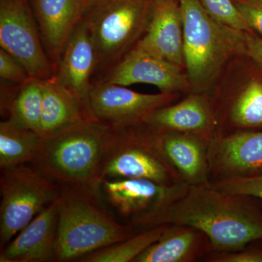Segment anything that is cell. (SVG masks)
<instances>
[{"instance_id": "25", "label": "cell", "mask_w": 262, "mask_h": 262, "mask_svg": "<svg viewBox=\"0 0 262 262\" xmlns=\"http://www.w3.org/2000/svg\"><path fill=\"white\" fill-rule=\"evenodd\" d=\"M212 18L231 28L251 32L232 0H198Z\"/></svg>"}, {"instance_id": "8", "label": "cell", "mask_w": 262, "mask_h": 262, "mask_svg": "<svg viewBox=\"0 0 262 262\" xmlns=\"http://www.w3.org/2000/svg\"><path fill=\"white\" fill-rule=\"evenodd\" d=\"M187 184L163 185L147 179L103 180L98 192L106 206L125 225L138 232L161 225L170 206L183 195Z\"/></svg>"}, {"instance_id": "14", "label": "cell", "mask_w": 262, "mask_h": 262, "mask_svg": "<svg viewBox=\"0 0 262 262\" xmlns=\"http://www.w3.org/2000/svg\"><path fill=\"white\" fill-rule=\"evenodd\" d=\"M96 69L94 44L89 29L82 20L66 43L53 77L77 96L90 113L89 97L93 86L91 79Z\"/></svg>"}, {"instance_id": "1", "label": "cell", "mask_w": 262, "mask_h": 262, "mask_svg": "<svg viewBox=\"0 0 262 262\" xmlns=\"http://www.w3.org/2000/svg\"><path fill=\"white\" fill-rule=\"evenodd\" d=\"M254 198L223 192L211 184L189 185L160 225H189L203 231L213 252L238 251L262 239V211Z\"/></svg>"}, {"instance_id": "3", "label": "cell", "mask_w": 262, "mask_h": 262, "mask_svg": "<svg viewBox=\"0 0 262 262\" xmlns=\"http://www.w3.org/2000/svg\"><path fill=\"white\" fill-rule=\"evenodd\" d=\"M112 127L88 119L50 137L42 138L33 165L58 185L98 191L100 170Z\"/></svg>"}, {"instance_id": "7", "label": "cell", "mask_w": 262, "mask_h": 262, "mask_svg": "<svg viewBox=\"0 0 262 262\" xmlns=\"http://www.w3.org/2000/svg\"><path fill=\"white\" fill-rule=\"evenodd\" d=\"M0 245H8L58 198L60 185L27 165L1 170Z\"/></svg>"}, {"instance_id": "26", "label": "cell", "mask_w": 262, "mask_h": 262, "mask_svg": "<svg viewBox=\"0 0 262 262\" xmlns=\"http://www.w3.org/2000/svg\"><path fill=\"white\" fill-rule=\"evenodd\" d=\"M223 192L262 200V173L251 177H236L211 183Z\"/></svg>"}, {"instance_id": "5", "label": "cell", "mask_w": 262, "mask_h": 262, "mask_svg": "<svg viewBox=\"0 0 262 262\" xmlns=\"http://www.w3.org/2000/svg\"><path fill=\"white\" fill-rule=\"evenodd\" d=\"M154 0H89L82 20L96 56L98 79L135 47L145 32Z\"/></svg>"}, {"instance_id": "12", "label": "cell", "mask_w": 262, "mask_h": 262, "mask_svg": "<svg viewBox=\"0 0 262 262\" xmlns=\"http://www.w3.org/2000/svg\"><path fill=\"white\" fill-rule=\"evenodd\" d=\"M211 183L262 173V131L215 136L208 149Z\"/></svg>"}, {"instance_id": "2", "label": "cell", "mask_w": 262, "mask_h": 262, "mask_svg": "<svg viewBox=\"0 0 262 262\" xmlns=\"http://www.w3.org/2000/svg\"><path fill=\"white\" fill-rule=\"evenodd\" d=\"M104 205L98 191L60 185L54 261H79L90 253L139 232L132 226L115 220Z\"/></svg>"}, {"instance_id": "31", "label": "cell", "mask_w": 262, "mask_h": 262, "mask_svg": "<svg viewBox=\"0 0 262 262\" xmlns=\"http://www.w3.org/2000/svg\"><path fill=\"white\" fill-rule=\"evenodd\" d=\"M248 1L253 2V3H256V4L261 5L262 6V0H248Z\"/></svg>"}, {"instance_id": "10", "label": "cell", "mask_w": 262, "mask_h": 262, "mask_svg": "<svg viewBox=\"0 0 262 262\" xmlns=\"http://www.w3.org/2000/svg\"><path fill=\"white\" fill-rule=\"evenodd\" d=\"M174 94H144L125 86L96 80L89 97L91 115L98 121L114 127L144 123L155 110L170 104Z\"/></svg>"}, {"instance_id": "29", "label": "cell", "mask_w": 262, "mask_h": 262, "mask_svg": "<svg viewBox=\"0 0 262 262\" xmlns=\"http://www.w3.org/2000/svg\"><path fill=\"white\" fill-rule=\"evenodd\" d=\"M245 23L262 35V6L248 0H232Z\"/></svg>"}, {"instance_id": "22", "label": "cell", "mask_w": 262, "mask_h": 262, "mask_svg": "<svg viewBox=\"0 0 262 262\" xmlns=\"http://www.w3.org/2000/svg\"><path fill=\"white\" fill-rule=\"evenodd\" d=\"M42 104L43 80L30 77L19 84L5 112H8L9 121L39 134Z\"/></svg>"}, {"instance_id": "18", "label": "cell", "mask_w": 262, "mask_h": 262, "mask_svg": "<svg viewBox=\"0 0 262 262\" xmlns=\"http://www.w3.org/2000/svg\"><path fill=\"white\" fill-rule=\"evenodd\" d=\"M158 131H178L212 139L217 122L209 101L198 94L155 110L144 122Z\"/></svg>"}, {"instance_id": "13", "label": "cell", "mask_w": 262, "mask_h": 262, "mask_svg": "<svg viewBox=\"0 0 262 262\" xmlns=\"http://www.w3.org/2000/svg\"><path fill=\"white\" fill-rule=\"evenodd\" d=\"M149 127L155 147L181 182L190 186L211 184L208 160L211 139L196 134L158 131Z\"/></svg>"}, {"instance_id": "11", "label": "cell", "mask_w": 262, "mask_h": 262, "mask_svg": "<svg viewBox=\"0 0 262 262\" xmlns=\"http://www.w3.org/2000/svg\"><path fill=\"white\" fill-rule=\"evenodd\" d=\"M183 69L135 46L117 64L97 80L127 86L152 84L164 94H177L192 89Z\"/></svg>"}, {"instance_id": "15", "label": "cell", "mask_w": 262, "mask_h": 262, "mask_svg": "<svg viewBox=\"0 0 262 262\" xmlns=\"http://www.w3.org/2000/svg\"><path fill=\"white\" fill-rule=\"evenodd\" d=\"M89 0H29L43 47L55 71L66 43L83 17Z\"/></svg>"}, {"instance_id": "28", "label": "cell", "mask_w": 262, "mask_h": 262, "mask_svg": "<svg viewBox=\"0 0 262 262\" xmlns=\"http://www.w3.org/2000/svg\"><path fill=\"white\" fill-rule=\"evenodd\" d=\"M203 259L211 262H262V250L245 248L228 252H212Z\"/></svg>"}, {"instance_id": "21", "label": "cell", "mask_w": 262, "mask_h": 262, "mask_svg": "<svg viewBox=\"0 0 262 262\" xmlns=\"http://www.w3.org/2000/svg\"><path fill=\"white\" fill-rule=\"evenodd\" d=\"M42 140L36 131L19 127L8 120L0 122L1 170L34 163Z\"/></svg>"}, {"instance_id": "6", "label": "cell", "mask_w": 262, "mask_h": 262, "mask_svg": "<svg viewBox=\"0 0 262 262\" xmlns=\"http://www.w3.org/2000/svg\"><path fill=\"white\" fill-rule=\"evenodd\" d=\"M103 180L141 179L163 185L184 184L155 147L145 123L112 127L101 170Z\"/></svg>"}, {"instance_id": "20", "label": "cell", "mask_w": 262, "mask_h": 262, "mask_svg": "<svg viewBox=\"0 0 262 262\" xmlns=\"http://www.w3.org/2000/svg\"><path fill=\"white\" fill-rule=\"evenodd\" d=\"M92 118L80 100L54 77L43 80L42 112L39 130L42 138L50 137Z\"/></svg>"}, {"instance_id": "23", "label": "cell", "mask_w": 262, "mask_h": 262, "mask_svg": "<svg viewBox=\"0 0 262 262\" xmlns=\"http://www.w3.org/2000/svg\"><path fill=\"white\" fill-rule=\"evenodd\" d=\"M168 225L164 224L141 231L125 241L90 253L79 261L134 262L144 250L160 238Z\"/></svg>"}, {"instance_id": "9", "label": "cell", "mask_w": 262, "mask_h": 262, "mask_svg": "<svg viewBox=\"0 0 262 262\" xmlns=\"http://www.w3.org/2000/svg\"><path fill=\"white\" fill-rule=\"evenodd\" d=\"M0 46L31 77L46 80L54 76L29 0H0Z\"/></svg>"}, {"instance_id": "19", "label": "cell", "mask_w": 262, "mask_h": 262, "mask_svg": "<svg viewBox=\"0 0 262 262\" xmlns=\"http://www.w3.org/2000/svg\"><path fill=\"white\" fill-rule=\"evenodd\" d=\"M213 252L203 231L189 225L169 224L159 239L134 262H192Z\"/></svg>"}, {"instance_id": "24", "label": "cell", "mask_w": 262, "mask_h": 262, "mask_svg": "<svg viewBox=\"0 0 262 262\" xmlns=\"http://www.w3.org/2000/svg\"><path fill=\"white\" fill-rule=\"evenodd\" d=\"M227 118L238 131L262 127V82L252 80L245 86L229 103Z\"/></svg>"}, {"instance_id": "16", "label": "cell", "mask_w": 262, "mask_h": 262, "mask_svg": "<svg viewBox=\"0 0 262 262\" xmlns=\"http://www.w3.org/2000/svg\"><path fill=\"white\" fill-rule=\"evenodd\" d=\"M136 46L184 68L183 18L179 0H154L145 32Z\"/></svg>"}, {"instance_id": "27", "label": "cell", "mask_w": 262, "mask_h": 262, "mask_svg": "<svg viewBox=\"0 0 262 262\" xmlns=\"http://www.w3.org/2000/svg\"><path fill=\"white\" fill-rule=\"evenodd\" d=\"M0 77L2 80L12 83L21 84L31 77L16 58L0 48Z\"/></svg>"}, {"instance_id": "4", "label": "cell", "mask_w": 262, "mask_h": 262, "mask_svg": "<svg viewBox=\"0 0 262 262\" xmlns=\"http://www.w3.org/2000/svg\"><path fill=\"white\" fill-rule=\"evenodd\" d=\"M183 18L184 67L196 94L207 91L232 56L246 51L245 33L212 18L198 0H179Z\"/></svg>"}, {"instance_id": "30", "label": "cell", "mask_w": 262, "mask_h": 262, "mask_svg": "<svg viewBox=\"0 0 262 262\" xmlns=\"http://www.w3.org/2000/svg\"><path fill=\"white\" fill-rule=\"evenodd\" d=\"M245 45L248 56L262 67V38L253 35L251 32H246Z\"/></svg>"}, {"instance_id": "17", "label": "cell", "mask_w": 262, "mask_h": 262, "mask_svg": "<svg viewBox=\"0 0 262 262\" xmlns=\"http://www.w3.org/2000/svg\"><path fill=\"white\" fill-rule=\"evenodd\" d=\"M58 227L57 198L8 244L1 252L0 261H54Z\"/></svg>"}]
</instances>
